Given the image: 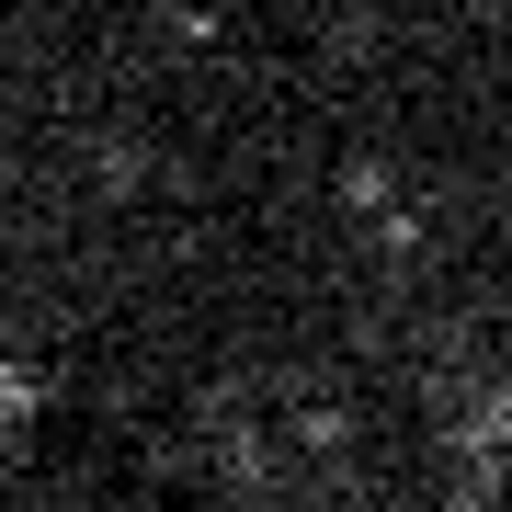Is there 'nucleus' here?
<instances>
[{
  "instance_id": "f257e3e1",
  "label": "nucleus",
  "mask_w": 512,
  "mask_h": 512,
  "mask_svg": "<svg viewBox=\"0 0 512 512\" xmlns=\"http://www.w3.org/2000/svg\"><path fill=\"white\" fill-rule=\"evenodd\" d=\"M478 12H512V0H478Z\"/></svg>"
}]
</instances>
